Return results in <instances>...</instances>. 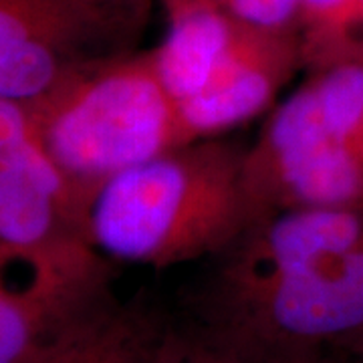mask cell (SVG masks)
I'll return each mask as SVG.
<instances>
[{
  "instance_id": "obj_1",
  "label": "cell",
  "mask_w": 363,
  "mask_h": 363,
  "mask_svg": "<svg viewBox=\"0 0 363 363\" xmlns=\"http://www.w3.org/2000/svg\"><path fill=\"white\" fill-rule=\"evenodd\" d=\"M194 267L172 317L214 341L325 357L363 339V208L262 214Z\"/></svg>"
},
{
  "instance_id": "obj_2",
  "label": "cell",
  "mask_w": 363,
  "mask_h": 363,
  "mask_svg": "<svg viewBox=\"0 0 363 363\" xmlns=\"http://www.w3.org/2000/svg\"><path fill=\"white\" fill-rule=\"evenodd\" d=\"M247 145L196 140L107 180L85 228L107 260L166 271L198 264L257 218L245 178Z\"/></svg>"
},
{
  "instance_id": "obj_3",
  "label": "cell",
  "mask_w": 363,
  "mask_h": 363,
  "mask_svg": "<svg viewBox=\"0 0 363 363\" xmlns=\"http://www.w3.org/2000/svg\"><path fill=\"white\" fill-rule=\"evenodd\" d=\"M25 105L85 216L105 182L194 142L162 83L152 49L93 52Z\"/></svg>"
},
{
  "instance_id": "obj_4",
  "label": "cell",
  "mask_w": 363,
  "mask_h": 363,
  "mask_svg": "<svg viewBox=\"0 0 363 363\" xmlns=\"http://www.w3.org/2000/svg\"><path fill=\"white\" fill-rule=\"evenodd\" d=\"M255 214L363 208V63L307 73L247 145Z\"/></svg>"
},
{
  "instance_id": "obj_5",
  "label": "cell",
  "mask_w": 363,
  "mask_h": 363,
  "mask_svg": "<svg viewBox=\"0 0 363 363\" xmlns=\"http://www.w3.org/2000/svg\"><path fill=\"white\" fill-rule=\"evenodd\" d=\"M152 51L194 142L269 111L303 71L295 30L262 28L214 11L168 16V33Z\"/></svg>"
},
{
  "instance_id": "obj_6",
  "label": "cell",
  "mask_w": 363,
  "mask_h": 363,
  "mask_svg": "<svg viewBox=\"0 0 363 363\" xmlns=\"http://www.w3.org/2000/svg\"><path fill=\"white\" fill-rule=\"evenodd\" d=\"M0 242L43 255L95 250L85 208L25 104L0 97Z\"/></svg>"
},
{
  "instance_id": "obj_7",
  "label": "cell",
  "mask_w": 363,
  "mask_h": 363,
  "mask_svg": "<svg viewBox=\"0 0 363 363\" xmlns=\"http://www.w3.org/2000/svg\"><path fill=\"white\" fill-rule=\"evenodd\" d=\"M131 47L95 0H0V97L33 104L81 59Z\"/></svg>"
},
{
  "instance_id": "obj_8",
  "label": "cell",
  "mask_w": 363,
  "mask_h": 363,
  "mask_svg": "<svg viewBox=\"0 0 363 363\" xmlns=\"http://www.w3.org/2000/svg\"><path fill=\"white\" fill-rule=\"evenodd\" d=\"M113 283L97 250L43 255L0 242V363H26L52 331Z\"/></svg>"
},
{
  "instance_id": "obj_9",
  "label": "cell",
  "mask_w": 363,
  "mask_h": 363,
  "mask_svg": "<svg viewBox=\"0 0 363 363\" xmlns=\"http://www.w3.org/2000/svg\"><path fill=\"white\" fill-rule=\"evenodd\" d=\"M168 313L121 301L113 286L73 313L26 363H157Z\"/></svg>"
},
{
  "instance_id": "obj_10",
  "label": "cell",
  "mask_w": 363,
  "mask_h": 363,
  "mask_svg": "<svg viewBox=\"0 0 363 363\" xmlns=\"http://www.w3.org/2000/svg\"><path fill=\"white\" fill-rule=\"evenodd\" d=\"M295 28L305 73L363 63V0H297Z\"/></svg>"
},
{
  "instance_id": "obj_11",
  "label": "cell",
  "mask_w": 363,
  "mask_h": 363,
  "mask_svg": "<svg viewBox=\"0 0 363 363\" xmlns=\"http://www.w3.org/2000/svg\"><path fill=\"white\" fill-rule=\"evenodd\" d=\"M157 363H335V357H283L238 350L202 335L168 313Z\"/></svg>"
},
{
  "instance_id": "obj_12",
  "label": "cell",
  "mask_w": 363,
  "mask_h": 363,
  "mask_svg": "<svg viewBox=\"0 0 363 363\" xmlns=\"http://www.w3.org/2000/svg\"><path fill=\"white\" fill-rule=\"evenodd\" d=\"M168 16L190 11H214L248 25L295 30L297 0H160Z\"/></svg>"
},
{
  "instance_id": "obj_13",
  "label": "cell",
  "mask_w": 363,
  "mask_h": 363,
  "mask_svg": "<svg viewBox=\"0 0 363 363\" xmlns=\"http://www.w3.org/2000/svg\"><path fill=\"white\" fill-rule=\"evenodd\" d=\"M95 2L133 40L142 33V28L147 23V16H150V11H152V4H154V0H95Z\"/></svg>"
},
{
  "instance_id": "obj_14",
  "label": "cell",
  "mask_w": 363,
  "mask_h": 363,
  "mask_svg": "<svg viewBox=\"0 0 363 363\" xmlns=\"http://www.w3.org/2000/svg\"><path fill=\"white\" fill-rule=\"evenodd\" d=\"M335 363H363V339L347 345L345 350L333 353Z\"/></svg>"
}]
</instances>
